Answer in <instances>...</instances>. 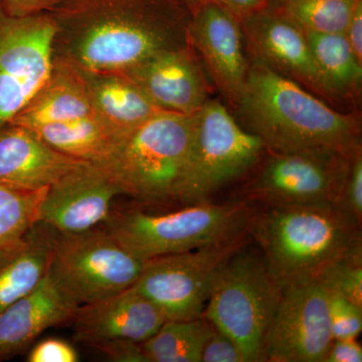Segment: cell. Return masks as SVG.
Returning a JSON list of instances; mask_svg holds the SVG:
<instances>
[{
	"instance_id": "cell-1",
	"label": "cell",
	"mask_w": 362,
	"mask_h": 362,
	"mask_svg": "<svg viewBox=\"0 0 362 362\" xmlns=\"http://www.w3.org/2000/svg\"><path fill=\"white\" fill-rule=\"evenodd\" d=\"M49 13L54 59L87 70L123 71L190 44L180 0H62Z\"/></svg>"
},
{
	"instance_id": "cell-2",
	"label": "cell",
	"mask_w": 362,
	"mask_h": 362,
	"mask_svg": "<svg viewBox=\"0 0 362 362\" xmlns=\"http://www.w3.org/2000/svg\"><path fill=\"white\" fill-rule=\"evenodd\" d=\"M245 129L273 153L361 147L358 115L331 108L324 100L259 62L250 59L246 85L235 107Z\"/></svg>"
},
{
	"instance_id": "cell-3",
	"label": "cell",
	"mask_w": 362,
	"mask_h": 362,
	"mask_svg": "<svg viewBox=\"0 0 362 362\" xmlns=\"http://www.w3.org/2000/svg\"><path fill=\"white\" fill-rule=\"evenodd\" d=\"M358 223L337 206H270L254 216L250 232L267 267L285 288L319 281L333 264L362 247Z\"/></svg>"
},
{
	"instance_id": "cell-4",
	"label": "cell",
	"mask_w": 362,
	"mask_h": 362,
	"mask_svg": "<svg viewBox=\"0 0 362 362\" xmlns=\"http://www.w3.org/2000/svg\"><path fill=\"white\" fill-rule=\"evenodd\" d=\"M194 129V114L161 112L131 131L98 165L121 194L146 202L175 199Z\"/></svg>"
},
{
	"instance_id": "cell-5",
	"label": "cell",
	"mask_w": 362,
	"mask_h": 362,
	"mask_svg": "<svg viewBox=\"0 0 362 362\" xmlns=\"http://www.w3.org/2000/svg\"><path fill=\"white\" fill-rule=\"evenodd\" d=\"M254 213L246 201L214 204L207 201L163 214L124 211L109 216L108 232L145 262L192 251L249 232Z\"/></svg>"
},
{
	"instance_id": "cell-6",
	"label": "cell",
	"mask_w": 362,
	"mask_h": 362,
	"mask_svg": "<svg viewBox=\"0 0 362 362\" xmlns=\"http://www.w3.org/2000/svg\"><path fill=\"white\" fill-rule=\"evenodd\" d=\"M282 291L263 257L243 247L218 272L202 317L240 347L247 362L264 361V342Z\"/></svg>"
},
{
	"instance_id": "cell-7",
	"label": "cell",
	"mask_w": 362,
	"mask_h": 362,
	"mask_svg": "<svg viewBox=\"0 0 362 362\" xmlns=\"http://www.w3.org/2000/svg\"><path fill=\"white\" fill-rule=\"evenodd\" d=\"M266 149L258 136L245 129L216 100L194 114V129L185 173L175 199L190 204L209 195L258 164Z\"/></svg>"
},
{
	"instance_id": "cell-8",
	"label": "cell",
	"mask_w": 362,
	"mask_h": 362,
	"mask_svg": "<svg viewBox=\"0 0 362 362\" xmlns=\"http://www.w3.org/2000/svg\"><path fill=\"white\" fill-rule=\"evenodd\" d=\"M144 262L131 254L108 230H54L47 273L76 306L92 303L135 284Z\"/></svg>"
},
{
	"instance_id": "cell-9",
	"label": "cell",
	"mask_w": 362,
	"mask_h": 362,
	"mask_svg": "<svg viewBox=\"0 0 362 362\" xmlns=\"http://www.w3.org/2000/svg\"><path fill=\"white\" fill-rule=\"evenodd\" d=\"M249 232L211 246L147 259L133 287L156 304L166 320L199 318L218 272L246 246Z\"/></svg>"
},
{
	"instance_id": "cell-10",
	"label": "cell",
	"mask_w": 362,
	"mask_h": 362,
	"mask_svg": "<svg viewBox=\"0 0 362 362\" xmlns=\"http://www.w3.org/2000/svg\"><path fill=\"white\" fill-rule=\"evenodd\" d=\"M354 152H271L247 185V199L269 206L328 204L338 207Z\"/></svg>"
},
{
	"instance_id": "cell-11",
	"label": "cell",
	"mask_w": 362,
	"mask_h": 362,
	"mask_svg": "<svg viewBox=\"0 0 362 362\" xmlns=\"http://www.w3.org/2000/svg\"><path fill=\"white\" fill-rule=\"evenodd\" d=\"M51 13L14 16L0 0V131L11 125L52 70Z\"/></svg>"
},
{
	"instance_id": "cell-12",
	"label": "cell",
	"mask_w": 362,
	"mask_h": 362,
	"mask_svg": "<svg viewBox=\"0 0 362 362\" xmlns=\"http://www.w3.org/2000/svg\"><path fill=\"white\" fill-rule=\"evenodd\" d=\"M333 341L320 281L283 288L264 342V361L323 362Z\"/></svg>"
},
{
	"instance_id": "cell-13",
	"label": "cell",
	"mask_w": 362,
	"mask_h": 362,
	"mask_svg": "<svg viewBox=\"0 0 362 362\" xmlns=\"http://www.w3.org/2000/svg\"><path fill=\"white\" fill-rule=\"evenodd\" d=\"M240 25L247 58L334 103L300 26L268 6L247 14Z\"/></svg>"
},
{
	"instance_id": "cell-14",
	"label": "cell",
	"mask_w": 362,
	"mask_h": 362,
	"mask_svg": "<svg viewBox=\"0 0 362 362\" xmlns=\"http://www.w3.org/2000/svg\"><path fill=\"white\" fill-rule=\"evenodd\" d=\"M189 39L214 86L235 108L250 64L240 21L226 7L209 0L192 11Z\"/></svg>"
},
{
	"instance_id": "cell-15",
	"label": "cell",
	"mask_w": 362,
	"mask_h": 362,
	"mask_svg": "<svg viewBox=\"0 0 362 362\" xmlns=\"http://www.w3.org/2000/svg\"><path fill=\"white\" fill-rule=\"evenodd\" d=\"M122 73L164 112L192 115L211 99V84L192 42L153 54Z\"/></svg>"
},
{
	"instance_id": "cell-16",
	"label": "cell",
	"mask_w": 362,
	"mask_h": 362,
	"mask_svg": "<svg viewBox=\"0 0 362 362\" xmlns=\"http://www.w3.org/2000/svg\"><path fill=\"white\" fill-rule=\"evenodd\" d=\"M118 194L120 189L101 166L82 164L47 188L39 223L61 233L92 230L108 220Z\"/></svg>"
},
{
	"instance_id": "cell-17",
	"label": "cell",
	"mask_w": 362,
	"mask_h": 362,
	"mask_svg": "<svg viewBox=\"0 0 362 362\" xmlns=\"http://www.w3.org/2000/svg\"><path fill=\"white\" fill-rule=\"evenodd\" d=\"M71 320L76 339L94 346L114 340L145 341L156 334L166 318L156 304L132 286L78 306Z\"/></svg>"
},
{
	"instance_id": "cell-18",
	"label": "cell",
	"mask_w": 362,
	"mask_h": 362,
	"mask_svg": "<svg viewBox=\"0 0 362 362\" xmlns=\"http://www.w3.org/2000/svg\"><path fill=\"white\" fill-rule=\"evenodd\" d=\"M84 163L89 162L57 151L28 128L11 124L0 131L1 183L42 189Z\"/></svg>"
},
{
	"instance_id": "cell-19",
	"label": "cell",
	"mask_w": 362,
	"mask_h": 362,
	"mask_svg": "<svg viewBox=\"0 0 362 362\" xmlns=\"http://www.w3.org/2000/svg\"><path fill=\"white\" fill-rule=\"evenodd\" d=\"M77 308L47 272L32 292L0 314V359L25 349L45 330L71 320Z\"/></svg>"
},
{
	"instance_id": "cell-20",
	"label": "cell",
	"mask_w": 362,
	"mask_h": 362,
	"mask_svg": "<svg viewBox=\"0 0 362 362\" xmlns=\"http://www.w3.org/2000/svg\"><path fill=\"white\" fill-rule=\"evenodd\" d=\"M71 66L84 85L95 115L122 139L138 126L164 112L122 71H93Z\"/></svg>"
},
{
	"instance_id": "cell-21",
	"label": "cell",
	"mask_w": 362,
	"mask_h": 362,
	"mask_svg": "<svg viewBox=\"0 0 362 362\" xmlns=\"http://www.w3.org/2000/svg\"><path fill=\"white\" fill-rule=\"evenodd\" d=\"M89 115L95 114L77 71L71 64L54 59L44 84L11 124L33 129Z\"/></svg>"
},
{
	"instance_id": "cell-22",
	"label": "cell",
	"mask_w": 362,
	"mask_h": 362,
	"mask_svg": "<svg viewBox=\"0 0 362 362\" xmlns=\"http://www.w3.org/2000/svg\"><path fill=\"white\" fill-rule=\"evenodd\" d=\"M37 223L23 239L0 249V314L33 291L49 270L54 230Z\"/></svg>"
},
{
	"instance_id": "cell-23",
	"label": "cell",
	"mask_w": 362,
	"mask_h": 362,
	"mask_svg": "<svg viewBox=\"0 0 362 362\" xmlns=\"http://www.w3.org/2000/svg\"><path fill=\"white\" fill-rule=\"evenodd\" d=\"M30 130L57 151L94 164L107 160L122 140L96 115L47 124Z\"/></svg>"
},
{
	"instance_id": "cell-24",
	"label": "cell",
	"mask_w": 362,
	"mask_h": 362,
	"mask_svg": "<svg viewBox=\"0 0 362 362\" xmlns=\"http://www.w3.org/2000/svg\"><path fill=\"white\" fill-rule=\"evenodd\" d=\"M303 30L315 63L335 102L361 96L362 63L352 51L344 33Z\"/></svg>"
},
{
	"instance_id": "cell-25",
	"label": "cell",
	"mask_w": 362,
	"mask_h": 362,
	"mask_svg": "<svg viewBox=\"0 0 362 362\" xmlns=\"http://www.w3.org/2000/svg\"><path fill=\"white\" fill-rule=\"evenodd\" d=\"M214 331L204 317L166 320L156 334L141 342L147 362H202V350Z\"/></svg>"
},
{
	"instance_id": "cell-26",
	"label": "cell",
	"mask_w": 362,
	"mask_h": 362,
	"mask_svg": "<svg viewBox=\"0 0 362 362\" xmlns=\"http://www.w3.org/2000/svg\"><path fill=\"white\" fill-rule=\"evenodd\" d=\"M47 188L28 189L0 182V249L18 242L39 223Z\"/></svg>"
},
{
	"instance_id": "cell-27",
	"label": "cell",
	"mask_w": 362,
	"mask_h": 362,
	"mask_svg": "<svg viewBox=\"0 0 362 362\" xmlns=\"http://www.w3.org/2000/svg\"><path fill=\"white\" fill-rule=\"evenodd\" d=\"M358 0H287L276 11L305 30L344 33Z\"/></svg>"
},
{
	"instance_id": "cell-28",
	"label": "cell",
	"mask_w": 362,
	"mask_h": 362,
	"mask_svg": "<svg viewBox=\"0 0 362 362\" xmlns=\"http://www.w3.org/2000/svg\"><path fill=\"white\" fill-rule=\"evenodd\" d=\"M319 281L326 289L362 306V247L333 264Z\"/></svg>"
},
{
	"instance_id": "cell-29",
	"label": "cell",
	"mask_w": 362,
	"mask_h": 362,
	"mask_svg": "<svg viewBox=\"0 0 362 362\" xmlns=\"http://www.w3.org/2000/svg\"><path fill=\"white\" fill-rule=\"evenodd\" d=\"M328 314L334 339H357L362 330V306L328 290Z\"/></svg>"
},
{
	"instance_id": "cell-30",
	"label": "cell",
	"mask_w": 362,
	"mask_h": 362,
	"mask_svg": "<svg viewBox=\"0 0 362 362\" xmlns=\"http://www.w3.org/2000/svg\"><path fill=\"white\" fill-rule=\"evenodd\" d=\"M341 211L361 225L362 220V148L354 152L350 160L349 173L339 206Z\"/></svg>"
},
{
	"instance_id": "cell-31",
	"label": "cell",
	"mask_w": 362,
	"mask_h": 362,
	"mask_svg": "<svg viewBox=\"0 0 362 362\" xmlns=\"http://www.w3.org/2000/svg\"><path fill=\"white\" fill-rule=\"evenodd\" d=\"M202 362H247L242 350L226 334L214 327L202 350Z\"/></svg>"
},
{
	"instance_id": "cell-32",
	"label": "cell",
	"mask_w": 362,
	"mask_h": 362,
	"mask_svg": "<svg viewBox=\"0 0 362 362\" xmlns=\"http://www.w3.org/2000/svg\"><path fill=\"white\" fill-rule=\"evenodd\" d=\"M28 362H77L78 354L70 343L49 338L37 343L28 354Z\"/></svg>"
},
{
	"instance_id": "cell-33",
	"label": "cell",
	"mask_w": 362,
	"mask_h": 362,
	"mask_svg": "<svg viewBox=\"0 0 362 362\" xmlns=\"http://www.w3.org/2000/svg\"><path fill=\"white\" fill-rule=\"evenodd\" d=\"M94 346L114 361L147 362L143 352L141 342L114 340V341L99 343Z\"/></svg>"
},
{
	"instance_id": "cell-34",
	"label": "cell",
	"mask_w": 362,
	"mask_h": 362,
	"mask_svg": "<svg viewBox=\"0 0 362 362\" xmlns=\"http://www.w3.org/2000/svg\"><path fill=\"white\" fill-rule=\"evenodd\" d=\"M62 0H1L7 13L14 16L49 13Z\"/></svg>"
},
{
	"instance_id": "cell-35",
	"label": "cell",
	"mask_w": 362,
	"mask_h": 362,
	"mask_svg": "<svg viewBox=\"0 0 362 362\" xmlns=\"http://www.w3.org/2000/svg\"><path fill=\"white\" fill-rule=\"evenodd\" d=\"M362 347L357 339H334L323 362H361Z\"/></svg>"
},
{
	"instance_id": "cell-36",
	"label": "cell",
	"mask_w": 362,
	"mask_h": 362,
	"mask_svg": "<svg viewBox=\"0 0 362 362\" xmlns=\"http://www.w3.org/2000/svg\"><path fill=\"white\" fill-rule=\"evenodd\" d=\"M344 35L356 58L362 63V0L357 2Z\"/></svg>"
},
{
	"instance_id": "cell-37",
	"label": "cell",
	"mask_w": 362,
	"mask_h": 362,
	"mask_svg": "<svg viewBox=\"0 0 362 362\" xmlns=\"http://www.w3.org/2000/svg\"><path fill=\"white\" fill-rule=\"evenodd\" d=\"M214 1L226 7L239 21L247 14L258 11L267 4V0H214Z\"/></svg>"
},
{
	"instance_id": "cell-38",
	"label": "cell",
	"mask_w": 362,
	"mask_h": 362,
	"mask_svg": "<svg viewBox=\"0 0 362 362\" xmlns=\"http://www.w3.org/2000/svg\"><path fill=\"white\" fill-rule=\"evenodd\" d=\"M180 1L185 4V6L192 11L195 7L199 6V4H204V2L209 1V0H180Z\"/></svg>"
},
{
	"instance_id": "cell-39",
	"label": "cell",
	"mask_w": 362,
	"mask_h": 362,
	"mask_svg": "<svg viewBox=\"0 0 362 362\" xmlns=\"http://www.w3.org/2000/svg\"><path fill=\"white\" fill-rule=\"evenodd\" d=\"M285 1H287V0H267L266 6L270 7V8H276V7L284 4Z\"/></svg>"
}]
</instances>
